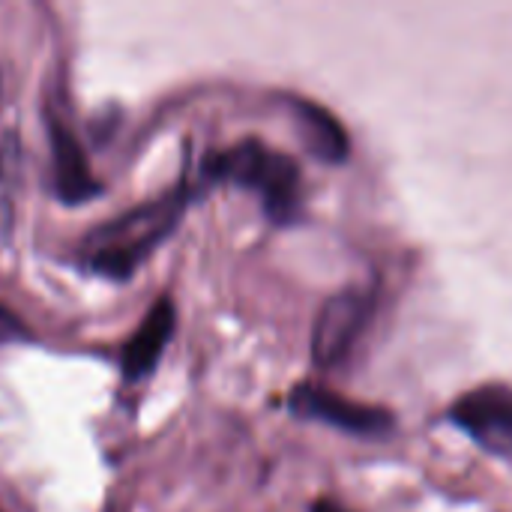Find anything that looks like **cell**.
Wrapping results in <instances>:
<instances>
[{
	"label": "cell",
	"mask_w": 512,
	"mask_h": 512,
	"mask_svg": "<svg viewBox=\"0 0 512 512\" xmlns=\"http://www.w3.org/2000/svg\"><path fill=\"white\" fill-rule=\"evenodd\" d=\"M186 201L189 192L177 189L90 231L84 240L87 270L111 282H126L147 261V255L174 231Z\"/></svg>",
	"instance_id": "6da1fadb"
},
{
	"label": "cell",
	"mask_w": 512,
	"mask_h": 512,
	"mask_svg": "<svg viewBox=\"0 0 512 512\" xmlns=\"http://www.w3.org/2000/svg\"><path fill=\"white\" fill-rule=\"evenodd\" d=\"M204 174L210 180L237 183L243 189L258 192L267 216L276 225H288L300 216V168L291 156L264 147L249 138L234 144L231 150L213 153L204 162Z\"/></svg>",
	"instance_id": "7a4b0ae2"
},
{
	"label": "cell",
	"mask_w": 512,
	"mask_h": 512,
	"mask_svg": "<svg viewBox=\"0 0 512 512\" xmlns=\"http://www.w3.org/2000/svg\"><path fill=\"white\" fill-rule=\"evenodd\" d=\"M450 420L486 453L512 459V387L483 384L453 402Z\"/></svg>",
	"instance_id": "3957f363"
},
{
	"label": "cell",
	"mask_w": 512,
	"mask_h": 512,
	"mask_svg": "<svg viewBox=\"0 0 512 512\" xmlns=\"http://www.w3.org/2000/svg\"><path fill=\"white\" fill-rule=\"evenodd\" d=\"M288 408L303 420H318L363 438H384L396 426L393 414H387L384 408L360 405L318 384H297L288 396Z\"/></svg>",
	"instance_id": "277c9868"
},
{
	"label": "cell",
	"mask_w": 512,
	"mask_h": 512,
	"mask_svg": "<svg viewBox=\"0 0 512 512\" xmlns=\"http://www.w3.org/2000/svg\"><path fill=\"white\" fill-rule=\"evenodd\" d=\"M372 315V294L369 291H342L330 297L315 321L312 333V357L321 369L339 366L351 348L357 345L366 321Z\"/></svg>",
	"instance_id": "5b68a950"
},
{
	"label": "cell",
	"mask_w": 512,
	"mask_h": 512,
	"mask_svg": "<svg viewBox=\"0 0 512 512\" xmlns=\"http://www.w3.org/2000/svg\"><path fill=\"white\" fill-rule=\"evenodd\" d=\"M48 141H51V165H54V192L63 204H84L102 195V183L90 174L87 156L66 123L57 117L48 120Z\"/></svg>",
	"instance_id": "8992f818"
},
{
	"label": "cell",
	"mask_w": 512,
	"mask_h": 512,
	"mask_svg": "<svg viewBox=\"0 0 512 512\" xmlns=\"http://www.w3.org/2000/svg\"><path fill=\"white\" fill-rule=\"evenodd\" d=\"M174 324H177V312L171 297H159L147 312V318L141 321V327L135 330V336L120 351V369L126 381H141L159 366V357L174 336Z\"/></svg>",
	"instance_id": "52a82bcc"
},
{
	"label": "cell",
	"mask_w": 512,
	"mask_h": 512,
	"mask_svg": "<svg viewBox=\"0 0 512 512\" xmlns=\"http://www.w3.org/2000/svg\"><path fill=\"white\" fill-rule=\"evenodd\" d=\"M294 111L300 117V126H303V135L309 141V150L318 159L333 162V165L348 159V132L342 129V123L327 108H321L315 102H306V99H297Z\"/></svg>",
	"instance_id": "ba28073f"
},
{
	"label": "cell",
	"mask_w": 512,
	"mask_h": 512,
	"mask_svg": "<svg viewBox=\"0 0 512 512\" xmlns=\"http://www.w3.org/2000/svg\"><path fill=\"white\" fill-rule=\"evenodd\" d=\"M21 339H27L24 324L0 303V342H21Z\"/></svg>",
	"instance_id": "9c48e42d"
},
{
	"label": "cell",
	"mask_w": 512,
	"mask_h": 512,
	"mask_svg": "<svg viewBox=\"0 0 512 512\" xmlns=\"http://www.w3.org/2000/svg\"><path fill=\"white\" fill-rule=\"evenodd\" d=\"M312 512H351V510H345V507H339V504H333V501H315Z\"/></svg>",
	"instance_id": "30bf717a"
},
{
	"label": "cell",
	"mask_w": 512,
	"mask_h": 512,
	"mask_svg": "<svg viewBox=\"0 0 512 512\" xmlns=\"http://www.w3.org/2000/svg\"><path fill=\"white\" fill-rule=\"evenodd\" d=\"M0 512H3V510H0Z\"/></svg>",
	"instance_id": "8fae6325"
}]
</instances>
